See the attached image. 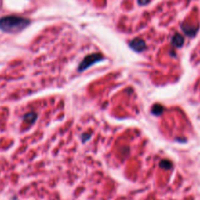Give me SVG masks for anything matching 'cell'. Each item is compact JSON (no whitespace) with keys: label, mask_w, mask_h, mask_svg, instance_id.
<instances>
[{"label":"cell","mask_w":200,"mask_h":200,"mask_svg":"<svg viewBox=\"0 0 200 200\" xmlns=\"http://www.w3.org/2000/svg\"><path fill=\"white\" fill-rule=\"evenodd\" d=\"M102 58H103L102 55H100V54H93V55H90V56H87L86 58L84 59V61L80 64L79 69H78L79 72L84 71L85 69H87L88 67H90L92 64L98 62L99 60H101Z\"/></svg>","instance_id":"2"},{"label":"cell","mask_w":200,"mask_h":200,"mask_svg":"<svg viewBox=\"0 0 200 200\" xmlns=\"http://www.w3.org/2000/svg\"><path fill=\"white\" fill-rule=\"evenodd\" d=\"M131 46L133 49H135L136 51H143V50L146 48V45H144V42L142 40V39H135L131 42Z\"/></svg>","instance_id":"3"},{"label":"cell","mask_w":200,"mask_h":200,"mask_svg":"<svg viewBox=\"0 0 200 200\" xmlns=\"http://www.w3.org/2000/svg\"><path fill=\"white\" fill-rule=\"evenodd\" d=\"M31 21L18 16H7L0 19V29L7 33H18L26 29Z\"/></svg>","instance_id":"1"},{"label":"cell","mask_w":200,"mask_h":200,"mask_svg":"<svg viewBox=\"0 0 200 200\" xmlns=\"http://www.w3.org/2000/svg\"><path fill=\"white\" fill-rule=\"evenodd\" d=\"M173 43L176 46H181V45H183V43H184V38L180 36V34H176L175 37L173 38Z\"/></svg>","instance_id":"4"},{"label":"cell","mask_w":200,"mask_h":200,"mask_svg":"<svg viewBox=\"0 0 200 200\" xmlns=\"http://www.w3.org/2000/svg\"><path fill=\"white\" fill-rule=\"evenodd\" d=\"M139 1V4H141V5H144V4H147L149 0H138Z\"/></svg>","instance_id":"5"}]
</instances>
